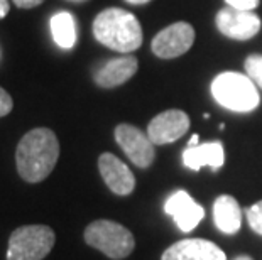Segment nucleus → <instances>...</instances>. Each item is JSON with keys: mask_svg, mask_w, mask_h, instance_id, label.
<instances>
[{"mask_svg": "<svg viewBox=\"0 0 262 260\" xmlns=\"http://www.w3.org/2000/svg\"><path fill=\"white\" fill-rule=\"evenodd\" d=\"M59 159V142L51 129H32L15 149L17 173L27 182H41L53 173Z\"/></svg>", "mask_w": 262, "mask_h": 260, "instance_id": "f257e3e1", "label": "nucleus"}, {"mask_svg": "<svg viewBox=\"0 0 262 260\" xmlns=\"http://www.w3.org/2000/svg\"><path fill=\"white\" fill-rule=\"evenodd\" d=\"M93 36L100 44L117 53H134L142 44V27L132 12L112 7L95 17Z\"/></svg>", "mask_w": 262, "mask_h": 260, "instance_id": "f03ea898", "label": "nucleus"}, {"mask_svg": "<svg viewBox=\"0 0 262 260\" xmlns=\"http://www.w3.org/2000/svg\"><path fill=\"white\" fill-rule=\"evenodd\" d=\"M211 95L222 107L238 113L252 112L260 102L255 83L235 71H225L216 76L211 81Z\"/></svg>", "mask_w": 262, "mask_h": 260, "instance_id": "7ed1b4c3", "label": "nucleus"}, {"mask_svg": "<svg viewBox=\"0 0 262 260\" xmlns=\"http://www.w3.org/2000/svg\"><path fill=\"white\" fill-rule=\"evenodd\" d=\"M86 245L97 248L108 258L122 260L136 248V240L129 228L112 220H95L85 228Z\"/></svg>", "mask_w": 262, "mask_h": 260, "instance_id": "20e7f679", "label": "nucleus"}, {"mask_svg": "<svg viewBox=\"0 0 262 260\" xmlns=\"http://www.w3.org/2000/svg\"><path fill=\"white\" fill-rule=\"evenodd\" d=\"M56 235L51 226L26 225L9 237L7 260H42L53 250Z\"/></svg>", "mask_w": 262, "mask_h": 260, "instance_id": "39448f33", "label": "nucleus"}, {"mask_svg": "<svg viewBox=\"0 0 262 260\" xmlns=\"http://www.w3.org/2000/svg\"><path fill=\"white\" fill-rule=\"evenodd\" d=\"M115 140L120 146L125 156L136 164L137 168L146 169L156 159L154 144L149 139L147 134H144L141 129L130 124H120L115 127Z\"/></svg>", "mask_w": 262, "mask_h": 260, "instance_id": "423d86ee", "label": "nucleus"}, {"mask_svg": "<svg viewBox=\"0 0 262 260\" xmlns=\"http://www.w3.org/2000/svg\"><path fill=\"white\" fill-rule=\"evenodd\" d=\"M194 42V29L188 22H176L168 26L152 39V53L161 59L183 56Z\"/></svg>", "mask_w": 262, "mask_h": 260, "instance_id": "0eeeda50", "label": "nucleus"}, {"mask_svg": "<svg viewBox=\"0 0 262 260\" xmlns=\"http://www.w3.org/2000/svg\"><path fill=\"white\" fill-rule=\"evenodd\" d=\"M216 29L222 34L235 41H247L260 31L262 22L259 15H255L252 10H238L233 7L222 9L216 14Z\"/></svg>", "mask_w": 262, "mask_h": 260, "instance_id": "6e6552de", "label": "nucleus"}, {"mask_svg": "<svg viewBox=\"0 0 262 260\" xmlns=\"http://www.w3.org/2000/svg\"><path fill=\"white\" fill-rule=\"evenodd\" d=\"M189 129V117L183 110H166L149 122L147 135L154 146H164L181 139Z\"/></svg>", "mask_w": 262, "mask_h": 260, "instance_id": "1a4fd4ad", "label": "nucleus"}, {"mask_svg": "<svg viewBox=\"0 0 262 260\" xmlns=\"http://www.w3.org/2000/svg\"><path fill=\"white\" fill-rule=\"evenodd\" d=\"M164 211L171 215L178 228L185 233L196 228L205 217L203 206L194 201L185 190H178L172 193L164 203Z\"/></svg>", "mask_w": 262, "mask_h": 260, "instance_id": "9d476101", "label": "nucleus"}, {"mask_svg": "<svg viewBox=\"0 0 262 260\" xmlns=\"http://www.w3.org/2000/svg\"><path fill=\"white\" fill-rule=\"evenodd\" d=\"M98 169L105 184L114 195L127 196L136 187V178H134L132 171L114 154L103 152L98 157Z\"/></svg>", "mask_w": 262, "mask_h": 260, "instance_id": "9b49d317", "label": "nucleus"}, {"mask_svg": "<svg viewBox=\"0 0 262 260\" xmlns=\"http://www.w3.org/2000/svg\"><path fill=\"white\" fill-rule=\"evenodd\" d=\"M161 260H227V255L210 240L186 239L172 243Z\"/></svg>", "mask_w": 262, "mask_h": 260, "instance_id": "f8f14e48", "label": "nucleus"}, {"mask_svg": "<svg viewBox=\"0 0 262 260\" xmlns=\"http://www.w3.org/2000/svg\"><path fill=\"white\" fill-rule=\"evenodd\" d=\"M137 59L130 56V54H127V56L114 58L107 61V63H103L95 71L93 80L100 88H115L129 81L137 73Z\"/></svg>", "mask_w": 262, "mask_h": 260, "instance_id": "ddd939ff", "label": "nucleus"}, {"mask_svg": "<svg viewBox=\"0 0 262 260\" xmlns=\"http://www.w3.org/2000/svg\"><path fill=\"white\" fill-rule=\"evenodd\" d=\"M225 162V152H224V144L215 140V142H206V144H196L185 149L183 152V164L191 171H200L205 166H208L211 171H219Z\"/></svg>", "mask_w": 262, "mask_h": 260, "instance_id": "4468645a", "label": "nucleus"}, {"mask_svg": "<svg viewBox=\"0 0 262 260\" xmlns=\"http://www.w3.org/2000/svg\"><path fill=\"white\" fill-rule=\"evenodd\" d=\"M213 220L216 228L224 233H237L241 230L242 223V211L238 206V201L233 196L222 195L213 203Z\"/></svg>", "mask_w": 262, "mask_h": 260, "instance_id": "2eb2a0df", "label": "nucleus"}, {"mask_svg": "<svg viewBox=\"0 0 262 260\" xmlns=\"http://www.w3.org/2000/svg\"><path fill=\"white\" fill-rule=\"evenodd\" d=\"M51 34L54 42L63 49H71L76 44V26L70 12H58L51 17Z\"/></svg>", "mask_w": 262, "mask_h": 260, "instance_id": "dca6fc26", "label": "nucleus"}, {"mask_svg": "<svg viewBox=\"0 0 262 260\" xmlns=\"http://www.w3.org/2000/svg\"><path fill=\"white\" fill-rule=\"evenodd\" d=\"M245 71L247 76L255 83V86H259L262 90V56L252 54L245 59Z\"/></svg>", "mask_w": 262, "mask_h": 260, "instance_id": "f3484780", "label": "nucleus"}, {"mask_svg": "<svg viewBox=\"0 0 262 260\" xmlns=\"http://www.w3.org/2000/svg\"><path fill=\"white\" fill-rule=\"evenodd\" d=\"M245 215H247V221H249L250 228L257 235H262V201H257L250 208L245 209Z\"/></svg>", "mask_w": 262, "mask_h": 260, "instance_id": "a211bd4d", "label": "nucleus"}, {"mask_svg": "<svg viewBox=\"0 0 262 260\" xmlns=\"http://www.w3.org/2000/svg\"><path fill=\"white\" fill-rule=\"evenodd\" d=\"M12 108H14L12 97H10L9 93L0 86V119L5 117V115H9L10 112H12Z\"/></svg>", "mask_w": 262, "mask_h": 260, "instance_id": "6ab92c4d", "label": "nucleus"}, {"mask_svg": "<svg viewBox=\"0 0 262 260\" xmlns=\"http://www.w3.org/2000/svg\"><path fill=\"white\" fill-rule=\"evenodd\" d=\"M228 7L238 10H254L259 5V0H225Z\"/></svg>", "mask_w": 262, "mask_h": 260, "instance_id": "aec40b11", "label": "nucleus"}, {"mask_svg": "<svg viewBox=\"0 0 262 260\" xmlns=\"http://www.w3.org/2000/svg\"><path fill=\"white\" fill-rule=\"evenodd\" d=\"M12 2L19 9H34L37 5H41L44 0H12Z\"/></svg>", "mask_w": 262, "mask_h": 260, "instance_id": "412c9836", "label": "nucleus"}, {"mask_svg": "<svg viewBox=\"0 0 262 260\" xmlns=\"http://www.w3.org/2000/svg\"><path fill=\"white\" fill-rule=\"evenodd\" d=\"M9 10H10V4H9V0H0V19L7 17Z\"/></svg>", "mask_w": 262, "mask_h": 260, "instance_id": "4be33fe9", "label": "nucleus"}, {"mask_svg": "<svg viewBox=\"0 0 262 260\" xmlns=\"http://www.w3.org/2000/svg\"><path fill=\"white\" fill-rule=\"evenodd\" d=\"M198 142H200V137H198L196 134H194V135L191 137V139H189V142H188V147H191V146H196Z\"/></svg>", "mask_w": 262, "mask_h": 260, "instance_id": "5701e85b", "label": "nucleus"}, {"mask_svg": "<svg viewBox=\"0 0 262 260\" xmlns=\"http://www.w3.org/2000/svg\"><path fill=\"white\" fill-rule=\"evenodd\" d=\"M125 2H129L132 5H142V4H147L150 0H125Z\"/></svg>", "mask_w": 262, "mask_h": 260, "instance_id": "b1692460", "label": "nucleus"}, {"mask_svg": "<svg viewBox=\"0 0 262 260\" xmlns=\"http://www.w3.org/2000/svg\"><path fill=\"white\" fill-rule=\"evenodd\" d=\"M235 260H252L249 255H241V257H237Z\"/></svg>", "mask_w": 262, "mask_h": 260, "instance_id": "393cba45", "label": "nucleus"}, {"mask_svg": "<svg viewBox=\"0 0 262 260\" xmlns=\"http://www.w3.org/2000/svg\"><path fill=\"white\" fill-rule=\"evenodd\" d=\"M70 2H76V4H80V2H86V0H70Z\"/></svg>", "mask_w": 262, "mask_h": 260, "instance_id": "a878e982", "label": "nucleus"}]
</instances>
